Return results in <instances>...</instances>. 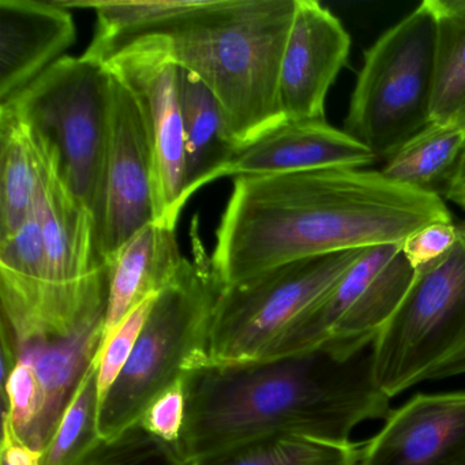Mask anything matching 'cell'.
Listing matches in <instances>:
<instances>
[{"label": "cell", "instance_id": "cell-12", "mask_svg": "<svg viewBox=\"0 0 465 465\" xmlns=\"http://www.w3.org/2000/svg\"><path fill=\"white\" fill-rule=\"evenodd\" d=\"M341 21L317 0H296L280 69L279 102L285 121L325 119L329 89L350 56Z\"/></svg>", "mask_w": 465, "mask_h": 465}, {"label": "cell", "instance_id": "cell-32", "mask_svg": "<svg viewBox=\"0 0 465 465\" xmlns=\"http://www.w3.org/2000/svg\"><path fill=\"white\" fill-rule=\"evenodd\" d=\"M0 465H10V464H7V462H5V461H0Z\"/></svg>", "mask_w": 465, "mask_h": 465}, {"label": "cell", "instance_id": "cell-21", "mask_svg": "<svg viewBox=\"0 0 465 465\" xmlns=\"http://www.w3.org/2000/svg\"><path fill=\"white\" fill-rule=\"evenodd\" d=\"M437 25L431 122L465 129V0H426Z\"/></svg>", "mask_w": 465, "mask_h": 465}, {"label": "cell", "instance_id": "cell-30", "mask_svg": "<svg viewBox=\"0 0 465 465\" xmlns=\"http://www.w3.org/2000/svg\"><path fill=\"white\" fill-rule=\"evenodd\" d=\"M465 374V359L460 363L454 364V366L449 367L445 371L440 372L438 375L437 380H443V378L454 377V375Z\"/></svg>", "mask_w": 465, "mask_h": 465}, {"label": "cell", "instance_id": "cell-17", "mask_svg": "<svg viewBox=\"0 0 465 465\" xmlns=\"http://www.w3.org/2000/svg\"><path fill=\"white\" fill-rule=\"evenodd\" d=\"M184 262L186 258L179 252L175 230L151 223L138 231L110 263L103 342L135 307L163 292L176 279Z\"/></svg>", "mask_w": 465, "mask_h": 465}, {"label": "cell", "instance_id": "cell-24", "mask_svg": "<svg viewBox=\"0 0 465 465\" xmlns=\"http://www.w3.org/2000/svg\"><path fill=\"white\" fill-rule=\"evenodd\" d=\"M83 465H189L178 449L149 434L140 423L102 440Z\"/></svg>", "mask_w": 465, "mask_h": 465}, {"label": "cell", "instance_id": "cell-13", "mask_svg": "<svg viewBox=\"0 0 465 465\" xmlns=\"http://www.w3.org/2000/svg\"><path fill=\"white\" fill-rule=\"evenodd\" d=\"M359 465H465V391L415 394L361 445Z\"/></svg>", "mask_w": 465, "mask_h": 465}, {"label": "cell", "instance_id": "cell-31", "mask_svg": "<svg viewBox=\"0 0 465 465\" xmlns=\"http://www.w3.org/2000/svg\"><path fill=\"white\" fill-rule=\"evenodd\" d=\"M457 228H459V232L461 233L462 236L465 238V223H462V224L457 225Z\"/></svg>", "mask_w": 465, "mask_h": 465}, {"label": "cell", "instance_id": "cell-7", "mask_svg": "<svg viewBox=\"0 0 465 465\" xmlns=\"http://www.w3.org/2000/svg\"><path fill=\"white\" fill-rule=\"evenodd\" d=\"M459 235L445 257L415 271L372 342L375 381L391 399L465 359V238Z\"/></svg>", "mask_w": 465, "mask_h": 465}, {"label": "cell", "instance_id": "cell-23", "mask_svg": "<svg viewBox=\"0 0 465 465\" xmlns=\"http://www.w3.org/2000/svg\"><path fill=\"white\" fill-rule=\"evenodd\" d=\"M99 412L94 359L53 437L43 449L40 465H83L103 440L99 431Z\"/></svg>", "mask_w": 465, "mask_h": 465}, {"label": "cell", "instance_id": "cell-15", "mask_svg": "<svg viewBox=\"0 0 465 465\" xmlns=\"http://www.w3.org/2000/svg\"><path fill=\"white\" fill-rule=\"evenodd\" d=\"M75 34L70 10L56 2L0 0V105L55 64Z\"/></svg>", "mask_w": 465, "mask_h": 465}, {"label": "cell", "instance_id": "cell-10", "mask_svg": "<svg viewBox=\"0 0 465 465\" xmlns=\"http://www.w3.org/2000/svg\"><path fill=\"white\" fill-rule=\"evenodd\" d=\"M103 62L132 92L145 122L153 168L154 223L175 230L187 203L178 64L148 37L119 45Z\"/></svg>", "mask_w": 465, "mask_h": 465}, {"label": "cell", "instance_id": "cell-19", "mask_svg": "<svg viewBox=\"0 0 465 465\" xmlns=\"http://www.w3.org/2000/svg\"><path fill=\"white\" fill-rule=\"evenodd\" d=\"M40 175L42 162L25 127L9 107H0V242L34 213Z\"/></svg>", "mask_w": 465, "mask_h": 465}, {"label": "cell", "instance_id": "cell-16", "mask_svg": "<svg viewBox=\"0 0 465 465\" xmlns=\"http://www.w3.org/2000/svg\"><path fill=\"white\" fill-rule=\"evenodd\" d=\"M105 318L89 322L75 333L56 339L37 340L18 350L36 375L39 413L23 442L42 451L58 427L102 347Z\"/></svg>", "mask_w": 465, "mask_h": 465}, {"label": "cell", "instance_id": "cell-9", "mask_svg": "<svg viewBox=\"0 0 465 465\" xmlns=\"http://www.w3.org/2000/svg\"><path fill=\"white\" fill-rule=\"evenodd\" d=\"M415 273L401 243L364 249L329 292L291 323L269 358L322 347H371L407 295Z\"/></svg>", "mask_w": 465, "mask_h": 465}, {"label": "cell", "instance_id": "cell-20", "mask_svg": "<svg viewBox=\"0 0 465 465\" xmlns=\"http://www.w3.org/2000/svg\"><path fill=\"white\" fill-rule=\"evenodd\" d=\"M465 148V129L431 124L386 160L381 173L393 183L442 197Z\"/></svg>", "mask_w": 465, "mask_h": 465}, {"label": "cell", "instance_id": "cell-3", "mask_svg": "<svg viewBox=\"0 0 465 465\" xmlns=\"http://www.w3.org/2000/svg\"><path fill=\"white\" fill-rule=\"evenodd\" d=\"M295 10L296 0H205L200 9L137 37H148L200 77L242 149L285 122L280 69Z\"/></svg>", "mask_w": 465, "mask_h": 465}, {"label": "cell", "instance_id": "cell-8", "mask_svg": "<svg viewBox=\"0 0 465 465\" xmlns=\"http://www.w3.org/2000/svg\"><path fill=\"white\" fill-rule=\"evenodd\" d=\"M361 252L295 261L223 288L209 331L208 363L269 358L291 323L329 292Z\"/></svg>", "mask_w": 465, "mask_h": 465}, {"label": "cell", "instance_id": "cell-5", "mask_svg": "<svg viewBox=\"0 0 465 465\" xmlns=\"http://www.w3.org/2000/svg\"><path fill=\"white\" fill-rule=\"evenodd\" d=\"M194 247V261L186 260L176 279L157 296L126 367L102 402L103 440L140 423L163 391L208 363L212 317L224 284L198 239Z\"/></svg>", "mask_w": 465, "mask_h": 465}, {"label": "cell", "instance_id": "cell-4", "mask_svg": "<svg viewBox=\"0 0 465 465\" xmlns=\"http://www.w3.org/2000/svg\"><path fill=\"white\" fill-rule=\"evenodd\" d=\"M114 75L84 54L58 59L7 104L37 154L94 216L102 198L113 119Z\"/></svg>", "mask_w": 465, "mask_h": 465}, {"label": "cell", "instance_id": "cell-1", "mask_svg": "<svg viewBox=\"0 0 465 465\" xmlns=\"http://www.w3.org/2000/svg\"><path fill=\"white\" fill-rule=\"evenodd\" d=\"M437 222H453L442 197L400 186L381 171L241 176L212 263L227 287L306 258L402 243Z\"/></svg>", "mask_w": 465, "mask_h": 465}, {"label": "cell", "instance_id": "cell-25", "mask_svg": "<svg viewBox=\"0 0 465 465\" xmlns=\"http://www.w3.org/2000/svg\"><path fill=\"white\" fill-rule=\"evenodd\" d=\"M157 296L159 295L151 296L140 306L135 307L100 347L96 356L100 407H102V402L104 401L108 391L126 367L135 344L140 339L141 331L145 326L146 320L153 309Z\"/></svg>", "mask_w": 465, "mask_h": 465}, {"label": "cell", "instance_id": "cell-22", "mask_svg": "<svg viewBox=\"0 0 465 465\" xmlns=\"http://www.w3.org/2000/svg\"><path fill=\"white\" fill-rule=\"evenodd\" d=\"M361 445L322 442L293 434L249 440L189 465H359Z\"/></svg>", "mask_w": 465, "mask_h": 465}, {"label": "cell", "instance_id": "cell-28", "mask_svg": "<svg viewBox=\"0 0 465 465\" xmlns=\"http://www.w3.org/2000/svg\"><path fill=\"white\" fill-rule=\"evenodd\" d=\"M453 222H437L411 233L401 243L402 252L415 271L445 257L459 241Z\"/></svg>", "mask_w": 465, "mask_h": 465}, {"label": "cell", "instance_id": "cell-2", "mask_svg": "<svg viewBox=\"0 0 465 465\" xmlns=\"http://www.w3.org/2000/svg\"><path fill=\"white\" fill-rule=\"evenodd\" d=\"M184 380L178 451L187 464L276 434L348 445L359 424L391 413V399L375 381L372 345L205 363Z\"/></svg>", "mask_w": 465, "mask_h": 465}, {"label": "cell", "instance_id": "cell-6", "mask_svg": "<svg viewBox=\"0 0 465 465\" xmlns=\"http://www.w3.org/2000/svg\"><path fill=\"white\" fill-rule=\"evenodd\" d=\"M437 25L427 2L364 53L344 132L386 162L431 124Z\"/></svg>", "mask_w": 465, "mask_h": 465}, {"label": "cell", "instance_id": "cell-14", "mask_svg": "<svg viewBox=\"0 0 465 465\" xmlns=\"http://www.w3.org/2000/svg\"><path fill=\"white\" fill-rule=\"evenodd\" d=\"M369 148L344 130L320 121H285L241 149L228 176L282 175L336 168L369 167Z\"/></svg>", "mask_w": 465, "mask_h": 465}, {"label": "cell", "instance_id": "cell-26", "mask_svg": "<svg viewBox=\"0 0 465 465\" xmlns=\"http://www.w3.org/2000/svg\"><path fill=\"white\" fill-rule=\"evenodd\" d=\"M4 424L2 429L24 440L39 413V386L34 369L25 359L18 358L6 382L2 383Z\"/></svg>", "mask_w": 465, "mask_h": 465}, {"label": "cell", "instance_id": "cell-29", "mask_svg": "<svg viewBox=\"0 0 465 465\" xmlns=\"http://www.w3.org/2000/svg\"><path fill=\"white\" fill-rule=\"evenodd\" d=\"M443 197L465 211V148L461 159L457 164L456 171H454L450 182L446 186Z\"/></svg>", "mask_w": 465, "mask_h": 465}, {"label": "cell", "instance_id": "cell-18", "mask_svg": "<svg viewBox=\"0 0 465 465\" xmlns=\"http://www.w3.org/2000/svg\"><path fill=\"white\" fill-rule=\"evenodd\" d=\"M184 132V195L228 176L241 148L228 132L222 107L200 77L178 66Z\"/></svg>", "mask_w": 465, "mask_h": 465}, {"label": "cell", "instance_id": "cell-27", "mask_svg": "<svg viewBox=\"0 0 465 465\" xmlns=\"http://www.w3.org/2000/svg\"><path fill=\"white\" fill-rule=\"evenodd\" d=\"M186 377V375H184ZM168 386L149 404L141 418L140 424L153 437L178 449L186 420V380Z\"/></svg>", "mask_w": 465, "mask_h": 465}, {"label": "cell", "instance_id": "cell-11", "mask_svg": "<svg viewBox=\"0 0 465 465\" xmlns=\"http://www.w3.org/2000/svg\"><path fill=\"white\" fill-rule=\"evenodd\" d=\"M114 75V74H113ZM153 168L143 114L132 92L114 75L113 119L97 209V246L110 266L119 250L154 223Z\"/></svg>", "mask_w": 465, "mask_h": 465}]
</instances>
